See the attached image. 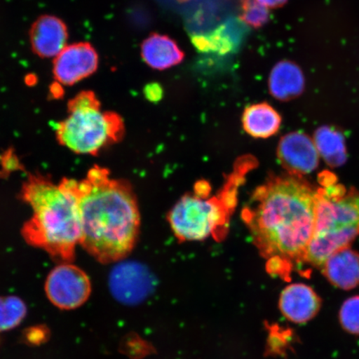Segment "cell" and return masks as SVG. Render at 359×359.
<instances>
[{
    "mask_svg": "<svg viewBox=\"0 0 359 359\" xmlns=\"http://www.w3.org/2000/svg\"><path fill=\"white\" fill-rule=\"evenodd\" d=\"M26 314V304L19 297H0V332L11 330L19 326Z\"/></svg>",
    "mask_w": 359,
    "mask_h": 359,
    "instance_id": "ac0fdd59",
    "label": "cell"
},
{
    "mask_svg": "<svg viewBox=\"0 0 359 359\" xmlns=\"http://www.w3.org/2000/svg\"><path fill=\"white\" fill-rule=\"evenodd\" d=\"M31 48L42 58L55 57L67 46L69 31L65 22L53 15L38 18L29 30Z\"/></svg>",
    "mask_w": 359,
    "mask_h": 359,
    "instance_id": "30bf717a",
    "label": "cell"
},
{
    "mask_svg": "<svg viewBox=\"0 0 359 359\" xmlns=\"http://www.w3.org/2000/svg\"><path fill=\"white\" fill-rule=\"evenodd\" d=\"M44 288L49 302L62 311L82 306L92 291L87 273L71 263H61L52 269Z\"/></svg>",
    "mask_w": 359,
    "mask_h": 359,
    "instance_id": "52a82bcc",
    "label": "cell"
},
{
    "mask_svg": "<svg viewBox=\"0 0 359 359\" xmlns=\"http://www.w3.org/2000/svg\"><path fill=\"white\" fill-rule=\"evenodd\" d=\"M359 236V191L339 196L317 190L316 222L304 262L322 266L332 255L347 248Z\"/></svg>",
    "mask_w": 359,
    "mask_h": 359,
    "instance_id": "8992f818",
    "label": "cell"
},
{
    "mask_svg": "<svg viewBox=\"0 0 359 359\" xmlns=\"http://www.w3.org/2000/svg\"><path fill=\"white\" fill-rule=\"evenodd\" d=\"M339 320L348 333L359 335V296H353L343 304Z\"/></svg>",
    "mask_w": 359,
    "mask_h": 359,
    "instance_id": "ffe728a7",
    "label": "cell"
},
{
    "mask_svg": "<svg viewBox=\"0 0 359 359\" xmlns=\"http://www.w3.org/2000/svg\"><path fill=\"white\" fill-rule=\"evenodd\" d=\"M98 55L89 43H76L62 49L53 60V77L62 86H73L97 71Z\"/></svg>",
    "mask_w": 359,
    "mask_h": 359,
    "instance_id": "ba28073f",
    "label": "cell"
},
{
    "mask_svg": "<svg viewBox=\"0 0 359 359\" xmlns=\"http://www.w3.org/2000/svg\"><path fill=\"white\" fill-rule=\"evenodd\" d=\"M67 118L56 126V137L62 146L74 154L95 156L122 140L125 126L116 112L102 110L92 91H83L67 103Z\"/></svg>",
    "mask_w": 359,
    "mask_h": 359,
    "instance_id": "5b68a950",
    "label": "cell"
},
{
    "mask_svg": "<svg viewBox=\"0 0 359 359\" xmlns=\"http://www.w3.org/2000/svg\"><path fill=\"white\" fill-rule=\"evenodd\" d=\"M142 57L146 64L157 70H165L181 64L184 53L168 36L154 34L142 44Z\"/></svg>",
    "mask_w": 359,
    "mask_h": 359,
    "instance_id": "5bb4252c",
    "label": "cell"
},
{
    "mask_svg": "<svg viewBox=\"0 0 359 359\" xmlns=\"http://www.w3.org/2000/svg\"><path fill=\"white\" fill-rule=\"evenodd\" d=\"M281 122L279 112L267 102L247 107L242 116L245 131L255 138L273 136L279 132Z\"/></svg>",
    "mask_w": 359,
    "mask_h": 359,
    "instance_id": "2e32d148",
    "label": "cell"
},
{
    "mask_svg": "<svg viewBox=\"0 0 359 359\" xmlns=\"http://www.w3.org/2000/svg\"><path fill=\"white\" fill-rule=\"evenodd\" d=\"M76 188L82 224L80 245L101 263L127 257L136 244L141 222L131 185L94 165Z\"/></svg>",
    "mask_w": 359,
    "mask_h": 359,
    "instance_id": "7a4b0ae2",
    "label": "cell"
},
{
    "mask_svg": "<svg viewBox=\"0 0 359 359\" xmlns=\"http://www.w3.org/2000/svg\"><path fill=\"white\" fill-rule=\"evenodd\" d=\"M77 181L65 178L55 184L41 175H29L21 199L33 210L22 236L27 243L43 249L61 263H71L80 244L82 224Z\"/></svg>",
    "mask_w": 359,
    "mask_h": 359,
    "instance_id": "3957f363",
    "label": "cell"
},
{
    "mask_svg": "<svg viewBox=\"0 0 359 359\" xmlns=\"http://www.w3.org/2000/svg\"><path fill=\"white\" fill-rule=\"evenodd\" d=\"M247 27L241 20L228 21L208 34L193 36L192 43L201 52L226 55L239 48L248 32Z\"/></svg>",
    "mask_w": 359,
    "mask_h": 359,
    "instance_id": "7c38bea8",
    "label": "cell"
},
{
    "mask_svg": "<svg viewBox=\"0 0 359 359\" xmlns=\"http://www.w3.org/2000/svg\"><path fill=\"white\" fill-rule=\"evenodd\" d=\"M304 84L303 72L290 61L278 62L269 78V92L280 101H289L299 96L304 91Z\"/></svg>",
    "mask_w": 359,
    "mask_h": 359,
    "instance_id": "9a60e30c",
    "label": "cell"
},
{
    "mask_svg": "<svg viewBox=\"0 0 359 359\" xmlns=\"http://www.w3.org/2000/svg\"><path fill=\"white\" fill-rule=\"evenodd\" d=\"M240 20L248 27L260 28L269 19L268 8L259 3L257 0H241Z\"/></svg>",
    "mask_w": 359,
    "mask_h": 359,
    "instance_id": "d6986e66",
    "label": "cell"
},
{
    "mask_svg": "<svg viewBox=\"0 0 359 359\" xmlns=\"http://www.w3.org/2000/svg\"><path fill=\"white\" fill-rule=\"evenodd\" d=\"M321 306V300L316 292L307 285L293 284L282 291L280 309L287 320L303 324L316 316Z\"/></svg>",
    "mask_w": 359,
    "mask_h": 359,
    "instance_id": "8fae6325",
    "label": "cell"
},
{
    "mask_svg": "<svg viewBox=\"0 0 359 359\" xmlns=\"http://www.w3.org/2000/svg\"><path fill=\"white\" fill-rule=\"evenodd\" d=\"M314 144L318 154L332 168L340 167L347 160L346 145L343 134L331 127L318 128L314 134Z\"/></svg>",
    "mask_w": 359,
    "mask_h": 359,
    "instance_id": "e0dca14e",
    "label": "cell"
},
{
    "mask_svg": "<svg viewBox=\"0 0 359 359\" xmlns=\"http://www.w3.org/2000/svg\"><path fill=\"white\" fill-rule=\"evenodd\" d=\"M323 266L327 279L338 288L351 290L359 285V254L348 247L332 255Z\"/></svg>",
    "mask_w": 359,
    "mask_h": 359,
    "instance_id": "4fadbf2b",
    "label": "cell"
},
{
    "mask_svg": "<svg viewBox=\"0 0 359 359\" xmlns=\"http://www.w3.org/2000/svg\"><path fill=\"white\" fill-rule=\"evenodd\" d=\"M317 190L296 176L271 177L253 193L241 217L260 254L302 262L311 242Z\"/></svg>",
    "mask_w": 359,
    "mask_h": 359,
    "instance_id": "6da1fadb",
    "label": "cell"
},
{
    "mask_svg": "<svg viewBox=\"0 0 359 359\" xmlns=\"http://www.w3.org/2000/svg\"><path fill=\"white\" fill-rule=\"evenodd\" d=\"M160 88L159 86H155V85H152L151 87L148 86L147 88V96L149 97L150 95L152 96L151 100H155L156 98L160 97Z\"/></svg>",
    "mask_w": 359,
    "mask_h": 359,
    "instance_id": "7402d4cb",
    "label": "cell"
},
{
    "mask_svg": "<svg viewBox=\"0 0 359 359\" xmlns=\"http://www.w3.org/2000/svg\"><path fill=\"white\" fill-rule=\"evenodd\" d=\"M278 158L292 176L302 177L318 168L320 154L313 140L308 135L290 133L281 138Z\"/></svg>",
    "mask_w": 359,
    "mask_h": 359,
    "instance_id": "9c48e42d",
    "label": "cell"
},
{
    "mask_svg": "<svg viewBox=\"0 0 359 359\" xmlns=\"http://www.w3.org/2000/svg\"><path fill=\"white\" fill-rule=\"evenodd\" d=\"M257 1L266 8H279L287 2V0H257Z\"/></svg>",
    "mask_w": 359,
    "mask_h": 359,
    "instance_id": "44dd1931",
    "label": "cell"
},
{
    "mask_svg": "<svg viewBox=\"0 0 359 359\" xmlns=\"http://www.w3.org/2000/svg\"><path fill=\"white\" fill-rule=\"evenodd\" d=\"M255 163L253 157L248 156L238 160L217 195L210 196L212 187L209 182L199 181L193 192L182 196L168 217L177 239L196 241L212 236L217 241L224 240L236 208L239 188Z\"/></svg>",
    "mask_w": 359,
    "mask_h": 359,
    "instance_id": "277c9868",
    "label": "cell"
}]
</instances>
